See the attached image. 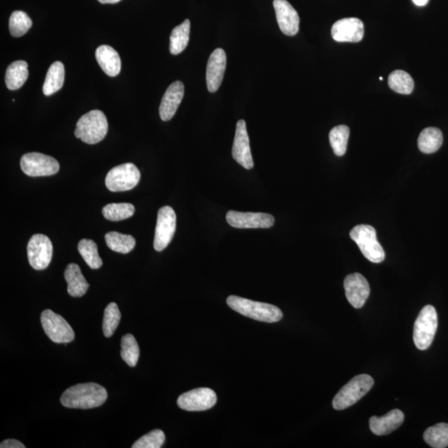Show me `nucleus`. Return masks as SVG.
Segmentation results:
<instances>
[{
	"label": "nucleus",
	"instance_id": "nucleus-1",
	"mask_svg": "<svg viewBox=\"0 0 448 448\" xmlns=\"http://www.w3.org/2000/svg\"><path fill=\"white\" fill-rule=\"evenodd\" d=\"M108 399L106 388L95 383H79L67 388L61 404L69 408L90 409L100 407Z\"/></svg>",
	"mask_w": 448,
	"mask_h": 448
},
{
	"label": "nucleus",
	"instance_id": "nucleus-2",
	"mask_svg": "<svg viewBox=\"0 0 448 448\" xmlns=\"http://www.w3.org/2000/svg\"><path fill=\"white\" fill-rule=\"evenodd\" d=\"M227 304L230 308L237 311L238 313L256 321L274 323L281 321L283 317L281 310L276 306L251 301L237 296L229 297Z\"/></svg>",
	"mask_w": 448,
	"mask_h": 448
},
{
	"label": "nucleus",
	"instance_id": "nucleus-3",
	"mask_svg": "<svg viewBox=\"0 0 448 448\" xmlns=\"http://www.w3.org/2000/svg\"><path fill=\"white\" fill-rule=\"evenodd\" d=\"M108 131V122L105 114L99 110H93L83 115L76 123L75 135L84 143H99Z\"/></svg>",
	"mask_w": 448,
	"mask_h": 448
},
{
	"label": "nucleus",
	"instance_id": "nucleus-4",
	"mask_svg": "<svg viewBox=\"0 0 448 448\" xmlns=\"http://www.w3.org/2000/svg\"><path fill=\"white\" fill-rule=\"evenodd\" d=\"M374 379L368 374H360L354 377L337 392L333 399V408L335 410H344L356 404L368 394L374 386Z\"/></svg>",
	"mask_w": 448,
	"mask_h": 448
},
{
	"label": "nucleus",
	"instance_id": "nucleus-5",
	"mask_svg": "<svg viewBox=\"0 0 448 448\" xmlns=\"http://www.w3.org/2000/svg\"><path fill=\"white\" fill-rule=\"evenodd\" d=\"M365 258L371 263H381L385 258V250L377 240L376 230L372 226L357 225L349 233Z\"/></svg>",
	"mask_w": 448,
	"mask_h": 448
},
{
	"label": "nucleus",
	"instance_id": "nucleus-6",
	"mask_svg": "<svg viewBox=\"0 0 448 448\" xmlns=\"http://www.w3.org/2000/svg\"><path fill=\"white\" fill-rule=\"evenodd\" d=\"M438 314L433 306L424 307L417 317L413 328V341L420 351H426L432 345L438 330Z\"/></svg>",
	"mask_w": 448,
	"mask_h": 448
},
{
	"label": "nucleus",
	"instance_id": "nucleus-7",
	"mask_svg": "<svg viewBox=\"0 0 448 448\" xmlns=\"http://www.w3.org/2000/svg\"><path fill=\"white\" fill-rule=\"evenodd\" d=\"M41 323L46 335L54 343L68 344L75 338V333L69 324L53 310L42 311Z\"/></svg>",
	"mask_w": 448,
	"mask_h": 448
},
{
	"label": "nucleus",
	"instance_id": "nucleus-8",
	"mask_svg": "<svg viewBox=\"0 0 448 448\" xmlns=\"http://www.w3.org/2000/svg\"><path fill=\"white\" fill-rule=\"evenodd\" d=\"M139 169L134 164L126 163L110 169L106 177V186L112 192L128 191L138 185Z\"/></svg>",
	"mask_w": 448,
	"mask_h": 448
},
{
	"label": "nucleus",
	"instance_id": "nucleus-9",
	"mask_svg": "<svg viewBox=\"0 0 448 448\" xmlns=\"http://www.w3.org/2000/svg\"><path fill=\"white\" fill-rule=\"evenodd\" d=\"M21 169L31 177L50 176L59 172V163L53 157L33 152L21 158Z\"/></svg>",
	"mask_w": 448,
	"mask_h": 448
},
{
	"label": "nucleus",
	"instance_id": "nucleus-10",
	"mask_svg": "<svg viewBox=\"0 0 448 448\" xmlns=\"http://www.w3.org/2000/svg\"><path fill=\"white\" fill-rule=\"evenodd\" d=\"M176 230V215L169 206L161 208L158 212L154 249L161 251L172 241Z\"/></svg>",
	"mask_w": 448,
	"mask_h": 448
},
{
	"label": "nucleus",
	"instance_id": "nucleus-11",
	"mask_svg": "<svg viewBox=\"0 0 448 448\" xmlns=\"http://www.w3.org/2000/svg\"><path fill=\"white\" fill-rule=\"evenodd\" d=\"M53 244L44 234H35L28 242V259L30 266L37 271L44 270L49 266L53 257Z\"/></svg>",
	"mask_w": 448,
	"mask_h": 448
},
{
	"label": "nucleus",
	"instance_id": "nucleus-12",
	"mask_svg": "<svg viewBox=\"0 0 448 448\" xmlns=\"http://www.w3.org/2000/svg\"><path fill=\"white\" fill-rule=\"evenodd\" d=\"M217 403L215 392L208 388H199L185 392L179 397L177 404L183 410L206 411Z\"/></svg>",
	"mask_w": 448,
	"mask_h": 448
},
{
	"label": "nucleus",
	"instance_id": "nucleus-13",
	"mask_svg": "<svg viewBox=\"0 0 448 448\" xmlns=\"http://www.w3.org/2000/svg\"><path fill=\"white\" fill-rule=\"evenodd\" d=\"M228 224L236 229H270L274 225L275 219L263 213H244L229 211L226 215Z\"/></svg>",
	"mask_w": 448,
	"mask_h": 448
},
{
	"label": "nucleus",
	"instance_id": "nucleus-14",
	"mask_svg": "<svg viewBox=\"0 0 448 448\" xmlns=\"http://www.w3.org/2000/svg\"><path fill=\"white\" fill-rule=\"evenodd\" d=\"M345 295L349 304L356 309L364 306L370 294L368 281L360 273H353L344 281Z\"/></svg>",
	"mask_w": 448,
	"mask_h": 448
},
{
	"label": "nucleus",
	"instance_id": "nucleus-15",
	"mask_svg": "<svg viewBox=\"0 0 448 448\" xmlns=\"http://www.w3.org/2000/svg\"><path fill=\"white\" fill-rule=\"evenodd\" d=\"M233 159L246 169L254 168V162L251 156L249 136L247 134L245 121L240 119L237 123L235 138L232 149Z\"/></svg>",
	"mask_w": 448,
	"mask_h": 448
},
{
	"label": "nucleus",
	"instance_id": "nucleus-16",
	"mask_svg": "<svg viewBox=\"0 0 448 448\" xmlns=\"http://www.w3.org/2000/svg\"><path fill=\"white\" fill-rule=\"evenodd\" d=\"M364 33V24L357 18H347L337 21L331 28L333 40L339 42H360Z\"/></svg>",
	"mask_w": 448,
	"mask_h": 448
},
{
	"label": "nucleus",
	"instance_id": "nucleus-17",
	"mask_svg": "<svg viewBox=\"0 0 448 448\" xmlns=\"http://www.w3.org/2000/svg\"><path fill=\"white\" fill-rule=\"evenodd\" d=\"M273 6L281 31L288 36L296 35L299 31L300 18L295 8L287 0H274Z\"/></svg>",
	"mask_w": 448,
	"mask_h": 448
},
{
	"label": "nucleus",
	"instance_id": "nucleus-18",
	"mask_svg": "<svg viewBox=\"0 0 448 448\" xmlns=\"http://www.w3.org/2000/svg\"><path fill=\"white\" fill-rule=\"evenodd\" d=\"M227 65V56L224 49H217L208 58L206 81L208 90L210 92H215L219 90L223 82L224 72Z\"/></svg>",
	"mask_w": 448,
	"mask_h": 448
},
{
	"label": "nucleus",
	"instance_id": "nucleus-19",
	"mask_svg": "<svg viewBox=\"0 0 448 448\" xmlns=\"http://www.w3.org/2000/svg\"><path fill=\"white\" fill-rule=\"evenodd\" d=\"M185 94V87L179 81L173 83L166 90L160 106V117L162 121L168 122L172 119L177 112Z\"/></svg>",
	"mask_w": 448,
	"mask_h": 448
},
{
	"label": "nucleus",
	"instance_id": "nucleus-20",
	"mask_svg": "<svg viewBox=\"0 0 448 448\" xmlns=\"http://www.w3.org/2000/svg\"><path fill=\"white\" fill-rule=\"evenodd\" d=\"M404 421V413L399 409H394L383 417H371L370 429L371 432L378 436L390 434L399 429Z\"/></svg>",
	"mask_w": 448,
	"mask_h": 448
},
{
	"label": "nucleus",
	"instance_id": "nucleus-21",
	"mask_svg": "<svg viewBox=\"0 0 448 448\" xmlns=\"http://www.w3.org/2000/svg\"><path fill=\"white\" fill-rule=\"evenodd\" d=\"M98 64L106 75L116 76L122 69V61L118 53L112 47L101 45L96 50Z\"/></svg>",
	"mask_w": 448,
	"mask_h": 448
},
{
	"label": "nucleus",
	"instance_id": "nucleus-22",
	"mask_svg": "<svg viewBox=\"0 0 448 448\" xmlns=\"http://www.w3.org/2000/svg\"><path fill=\"white\" fill-rule=\"evenodd\" d=\"M64 277L67 283V292L71 297H82L86 294L90 285L78 265L75 263L68 264Z\"/></svg>",
	"mask_w": 448,
	"mask_h": 448
},
{
	"label": "nucleus",
	"instance_id": "nucleus-23",
	"mask_svg": "<svg viewBox=\"0 0 448 448\" xmlns=\"http://www.w3.org/2000/svg\"><path fill=\"white\" fill-rule=\"evenodd\" d=\"M28 78V63L16 61L8 67L6 74V83L8 89L15 91L24 86Z\"/></svg>",
	"mask_w": 448,
	"mask_h": 448
},
{
	"label": "nucleus",
	"instance_id": "nucleus-24",
	"mask_svg": "<svg viewBox=\"0 0 448 448\" xmlns=\"http://www.w3.org/2000/svg\"><path fill=\"white\" fill-rule=\"evenodd\" d=\"M65 70L61 62H55L51 65L47 74L42 92L49 97L56 93L63 86Z\"/></svg>",
	"mask_w": 448,
	"mask_h": 448
},
{
	"label": "nucleus",
	"instance_id": "nucleus-25",
	"mask_svg": "<svg viewBox=\"0 0 448 448\" xmlns=\"http://www.w3.org/2000/svg\"><path fill=\"white\" fill-rule=\"evenodd\" d=\"M443 142L442 131L438 128L429 127L422 131L417 140L418 148L424 154H433L438 151Z\"/></svg>",
	"mask_w": 448,
	"mask_h": 448
},
{
	"label": "nucleus",
	"instance_id": "nucleus-26",
	"mask_svg": "<svg viewBox=\"0 0 448 448\" xmlns=\"http://www.w3.org/2000/svg\"><path fill=\"white\" fill-rule=\"evenodd\" d=\"M190 21L186 19L174 28L170 35L169 51L173 55L181 53L190 41Z\"/></svg>",
	"mask_w": 448,
	"mask_h": 448
},
{
	"label": "nucleus",
	"instance_id": "nucleus-27",
	"mask_svg": "<svg viewBox=\"0 0 448 448\" xmlns=\"http://www.w3.org/2000/svg\"><path fill=\"white\" fill-rule=\"evenodd\" d=\"M106 245L110 249L119 254H129L134 249L135 239L131 235H126L117 232H110L105 235Z\"/></svg>",
	"mask_w": 448,
	"mask_h": 448
},
{
	"label": "nucleus",
	"instance_id": "nucleus-28",
	"mask_svg": "<svg viewBox=\"0 0 448 448\" xmlns=\"http://www.w3.org/2000/svg\"><path fill=\"white\" fill-rule=\"evenodd\" d=\"M388 83L392 91L404 95L411 94L415 88V82L412 76L402 70L392 72L388 76Z\"/></svg>",
	"mask_w": 448,
	"mask_h": 448
},
{
	"label": "nucleus",
	"instance_id": "nucleus-29",
	"mask_svg": "<svg viewBox=\"0 0 448 448\" xmlns=\"http://www.w3.org/2000/svg\"><path fill=\"white\" fill-rule=\"evenodd\" d=\"M424 441L431 447L445 448L448 447V424L442 422L430 426L424 433Z\"/></svg>",
	"mask_w": 448,
	"mask_h": 448
},
{
	"label": "nucleus",
	"instance_id": "nucleus-30",
	"mask_svg": "<svg viewBox=\"0 0 448 448\" xmlns=\"http://www.w3.org/2000/svg\"><path fill=\"white\" fill-rule=\"evenodd\" d=\"M135 208L129 203L108 204L102 209V215L110 221H121L134 215Z\"/></svg>",
	"mask_w": 448,
	"mask_h": 448
},
{
	"label": "nucleus",
	"instance_id": "nucleus-31",
	"mask_svg": "<svg viewBox=\"0 0 448 448\" xmlns=\"http://www.w3.org/2000/svg\"><path fill=\"white\" fill-rule=\"evenodd\" d=\"M78 249L84 261L90 267L99 269L102 266V260L98 254L95 242L91 239H83L78 243Z\"/></svg>",
	"mask_w": 448,
	"mask_h": 448
},
{
	"label": "nucleus",
	"instance_id": "nucleus-32",
	"mask_svg": "<svg viewBox=\"0 0 448 448\" xmlns=\"http://www.w3.org/2000/svg\"><path fill=\"white\" fill-rule=\"evenodd\" d=\"M349 128L341 125L333 128L329 135L331 146L337 156H343L347 152Z\"/></svg>",
	"mask_w": 448,
	"mask_h": 448
},
{
	"label": "nucleus",
	"instance_id": "nucleus-33",
	"mask_svg": "<svg viewBox=\"0 0 448 448\" xmlns=\"http://www.w3.org/2000/svg\"><path fill=\"white\" fill-rule=\"evenodd\" d=\"M122 360L131 367L138 365L140 356V348L135 337L131 334L124 335L122 339Z\"/></svg>",
	"mask_w": 448,
	"mask_h": 448
},
{
	"label": "nucleus",
	"instance_id": "nucleus-34",
	"mask_svg": "<svg viewBox=\"0 0 448 448\" xmlns=\"http://www.w3.org/2000/svg\"><path fill=\"white\" fill-rule=\"evenodd\" d=\"M122 314L118 306L115 302H110L106 307L103 324H102V330H103L104 335L106 338H110L113 335L119 326Z\"/></svg>",
	"mask_w": 448,
	"mask_h": 448
},
{
	"label": "nucleus",
	"instance_id": "nucleus-35",
	"mask_svg": "<svg viewBox=\"0 0 448 448\" xmlns=\"http://www.w3.org/2000/svg\"><path fill=\"white\" fill-rule=\"evenodd\" d=\"M32 25V19L25 12L17 10L10 16V31L13 37L19 38L24 35Z\"/></svg>",
	"mask_w": 448,
	"mask_h": 448
},
{
	"label": "nucleus",
	"instance_id": "nucleus-36",
	"mask_svg": "<svg viewBox=\"0 0 448 448\" xmlns=\"http://www.w3.org/2000/svg\"><path fill=\"white\" fill-rule=\"evenodd\" d=\"M165 435L163 431L156 429L138 439L132 448H160L164 445Z\"/></svg>",
	"mask_w": 448,
	"mask_h": 448
},
{
	"label": "nucleus",
	"instance_id": "nucleus-37",
	"mask_svg": "<svg viewBox=\"0 0 448 448\" xmlns=\"http://www.w3.org/2000/svg\"><path fill=\"white\" fill-rule=\"evenodd\" d=\"M1 448H25L22 442L15 440V439H7L0 445Z\"/></svg>",
	"mask_w": 448,
	"mask_h": 448
},
{
	"label": "nucleus",
	"instance_id": "nucleus-38",
	"mask_svg": "<svg viewBox=\"0 0 448 448\" xmlns=\"http://www.w3.org/2000/svg\"><path fill=\"white\" fill-rule=\"evenodd\" d=\"M413 2L417 6H424L428 3L429 0H413Z\"/></svg>",
	"mask_w": 448,
	"mask_h": 448
},
{
	"label": "nucleus",
	"instance_id": "nucleus-39",
	"mask_svg": "<svg viewBox=\"0 0 448 448\" xmlns=\"http://www.w3.org/2000/svg\"><path fill=\"white\" fill-rule=\"evenodd\" d=\"M101 3H117L121 0H98Z\"/></svg>",
	"mask_w": 448,
	"mask_h": 448
}]
</instances>
